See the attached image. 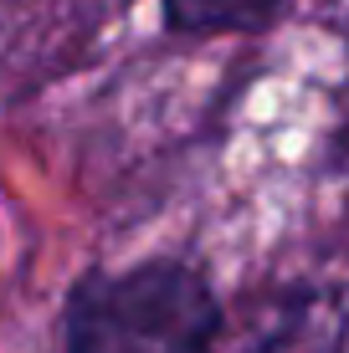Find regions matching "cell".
I'll return each mask as SVG.
<instances>
[{"mask_svg": "<svg viewBox=\"0 0 349 353\" xmlns=\"http://www.w3.org/2000/svg\"><path fill=\"white\" fill-rule=\"evenodd\" d=\"M221 307L185 261H139L93 272L67 297L62 353H211Z\"/></svg>", "mask_w": 349, "mask_h": 353, "instance_id": "6da1fadb", "label": "cell"}, {"mask_svg": "<svg viewBox=\"0 0 349 353\" xmlns=\"http://www.w3.org/2000/svg\"><path fill=\"white\" fill-rule=\"evenodd\" d=\"M344 338V312L323 292L287 297L283 312L247 343V353H339Z\"/></svg>", "mask_w": 349, "mask_h": 353, "instance_id": "7a4b0ae2", "label": "cell"}, {"mask_svg": "<svg viewBox=\"0 0 349 353\" xmlns=\"http://www.w3.org/2000/svg\"><path fill=\"white\" fill-rule=\"evenodd\" d=\"M283 0H164L170 31L216 36V31H257L278 16Z\"/></svg>", "mask_w": 349, "mask_h": 353, "instance_id": "3957f363", "label": "cell"}]
</instances>
